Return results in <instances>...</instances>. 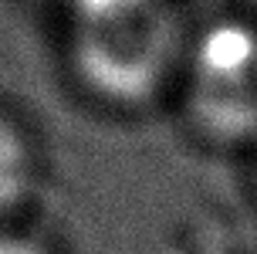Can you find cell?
Returning a JSON list of instances; mask_svg holds the SVG:
<instances>
[{
	"label": "cell",
	"instance_id": "5b68a950",
	"mask_svg": "<svg viewBox=\"0 0 257 254\" xmlns=\"http://www.w3.org/2000/svg\"><path fill=\"white\" fill-rule=\"evenodd\" d=\"M0 254H48V251L38 247L34 241H24V237H0Z\"/></svg>",
	"mask_w": 257,
	"mask_h": 254
},
{
	"label": "cell",
	"instance_id": "7a4b0ae2",
	"mask_svg": "<svg viewBox=\"0 0 257 254\" xmlns=\"http://www.w3.org/2000/svg\"><path fill=\"white\" fill-rule=\"evenodd\" d=\"M183 89L193 122L217 142L257 139V31L220 24L186 54Z\"/></svg>",
	"mask_w": 257,
	"mask_h": 254
},
{
	"label": "cell",
	"instance_id": "8992f818",
	"mask_svg": "<svg viewBox=\"0 0 257 254\" xmlns=\"http://www.w3.org/2000/svg\"><path fill=\"white\" fill-rule=\"evenodd\" d=\"M250 4H257V0H250Z\"/></svg>",
	"mask_w": 257,
	"mask_h": 254
},
{
	"label": "cell",
	"instance_id": "6da1fadb",
	"mask_svg": "<svg viewBox=\"0 0 257 254\" xmlns=\"http://www.w3.org/2000/svg\"><path fill=\"white\" fill-rule=\"evenodd\" d=\"M186 31L169 0H125L71 17L78 78L112 105H146L186 68Z\"/></svg>",
	"mask_w": 257,
	"mask_h": 254
},
{
	"label": "cell",
	"instance_id": "277c9868",
	"mask_svg": "<svg viewBox=\"0 0 257 254\" xmlns=\"http://www.w3.org/2000/svg\"><path fill=\"white\" fill-rule=\"evenodd\" d=\"M71 17H81V14L91 11H105V7H115V4H125V0H61Z\"/></svg>",
	"mask_w": 257,
	"mask_h": 254
},
{
	"label": "cell",
	"instance_id": "3957f363",
	"mask_svg": "<svg viewBox=\"0 0 257 254\" xmlns=\"http://www.w3.org/2000/svg\"><path fill=\"white\" fill-rule=\"evenodd\" d=\"M34 180V152L11 115L0 112V214L14 210L27 197Z\"/></svg>",
	"mask_w": 257,
	"mask_h": 254
}]
</instances>
